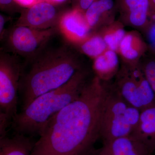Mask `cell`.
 <instances>
[{
  "instance_id": "cell-1",
  "label": "cell",
  "mask_w": 155,
  "mask_h": 155,
  "mask_svg": "<svg viewBox=\"0 0 155 155\" xmlns=\"http://www.w3.org/2000/svg\"><path fill=\"white\" fill-rule=\"evenodd\" d=\"M108 83L95 75L79 96L45 127L31 155H89L100 138L101 118Z\"/></svg>"
},
{
  "instance_id": "cell-2",
  "label": "cell",
  "mask_w": 155,
  "mask_h": 155,
  "mask_svg": "<svg viewBox=\"0 0 155 155\" xmlns=\"http://www.w3.org/2000/svg\"><path fill=\"white\" fill-rule=\"evenodd\" d=\"M30 62L19 81L21 110L38 97L64 85L83 67L76 53L67 46L42 51Z\"/></svg>"
},
{
  "instance_id": "cell-3",
  "label": "cell",
  "mask_w": 155,
  "mask_h": 155,
  "mask_svg": "<svg viewBox=\"0 0 155 155\" xmlns=\"http://www.w3.org/2000/svg\"><path fill=\"white\" fill-rule=\"evenodd\" d=\"M89 76V71L83 67L64 85L35 99L13 119L14 134L40 136L50 121L79 96Z\"/></svg>"
},
{
  "instance_id": "cell-4",
  "label": "cell",
  "mask_w": 155,
  "mask_h": 155,
  "mask_svg": "<svg viewBox=\"0 0 155 155\" xmlns=\"http://www.w3.org/2000/svg\"><path fill=\"white\" fill-rule=\"evenodd\" d=\"M140 110L130 105L108 84L100 125L103 142L129 136L138 123Z\"/></svg>"
},
{
  "instance_id": "cell-5",
  "label": "cell",
  "mask_w": 155,
  "mask_h": 155,
  "mask_svg": "<svg viewBox=\"0 0 155 155\" xmlns=\"http://www.w3.org/2000/svg\"><path fill=\"white\" fill-rule=\"evenodd\" d=\"M22 69L16 56L1 50L0 137L7 135L8 127L18 113L19 81Z\"/></svg>"
},
{
  "instance_id": "cell-6",
  "label": "cell",
  "mask_w": 155,
  "mask_h": 155,
  "mask_svg": "<svg viewBox=\"0 0 155 155\" xmlns=\"http://www.w3.org/2000/svg\"><path fill=\"white\" fill-rule=\"evenodd\" d=\"M113 85L130 105L140 110L155 105V94L139 64L134 66L122 64L115 76Z\"/></svg>"
},
{
  "instance_id": "cell-7",
  "label": "cell",
  "mask_w": 155,
  "mask_h": 155,
  "mask_svg": "<svg viewBox=\"0 0 155 155\" xmlns=\"http://www.w3.org/2000/svg\"><path fill=\"white\" fill-rule=\"evenodd\" d=\"M58 31V27L40 29L14 25L7 34V43L14 54L30 61L43 51Z\"/></svg>"
},
{
  "instance_id": "cell-8",
  "label": "cell",
  "mask_w": 155,
  "mask_h": 155,
  "mask_svg": "<svg viewBox=\"0 0 155 155\" xmlns=\"http://www.w3.org/2000/svg\"><path fill=\"white\" fill-rule=\"evenodd\" d=\"M62 14L54 4L48 1L38 2L22 10L15 25L40 29L58 27Z\"/></svg>"
},
{
  "instance_id": "cell-9",
  "label": "cell",
  "mask_w": 155,
  "mask_h": 155,
  "mask_svg": "<svg viewBox=\"0 0 155 155\" xmlns=\"http://www.w3.org/2000/svg\"><path fill=\"white\" fill-rule=\"evenodd\" d=\"M58 28L67 41L77 45L94 33L87 23L84 12L77 8L62 14Z\"/></svg>"
},
{
  "instance_id": "cell-10",
  "label": "cell",
  "mask_w": 155,
  "mask_h": 155,
  "mask_svg": "<svg viewBox=\"0 0 155 155\" xmlns=\"http://www.w3.org/2000/svg\"><path fill=\"white\" fill-rule=\"evenodd\" d=\"M124 25L141 29L148 27L150 18L149 0H116Z\"/></svg>"
},
{
  "instance_id": "cell-11",
  "label": "cell",
  "mask_w": 155,
  "mask_h": 155,
  "mask_svg": "<svg viewBox=\"0 0 155 155\" xmlns=\"http://www.w3.org/2000/svg\"><path fill=\"white\" fill-rule=\"evenodd\" d=\"M146 145L131 136L103 142L102 146L94 149L89 155H152Z\"/></svg>"
},
{
  "instance_id": "cell-12",
  "label": "cell",
  "mask_w": 155,
  "mask_h": 155,
  "mask_svg": "<svg viewBox=\"0 0 155 155\" xmlns=\"http://www.w3.org/2000/svg\"><path fill=\"white\" fill-rule=\"evenodd\" d=\"M148 49V45L140 34L134 30L126 32L118 53L122 58L123 64L134 66L139 64Z\"/></svg>"
},
{
  "instance_id": "cell-13",
  "label": "cell",
  "mask_w": 155,
  "mask_h": 155,
  "mask_svg": "<svg viewBox=\"0 0 155 155\" xmlns=\"http://www.w3.org/2000/svg\"><path fill=\"white\" fill-rule=\"evenodd\" d=\"M116 8L114 0H96L84 12V14L93 32L101 30L115 21L114 14Z\"/></svg>"
},
{
  "instance_id": "cell-14",
  "label": "cell",
  "mask_w": 155,
  "mask_h": 155,
  "mask_svg": "<svg viewBox=\"0 0 155 155\" xmlns=\"http://www.w3.org/2000/svg\"><path fill=\"white\" fill-rule=\"evenodd\" d=\"M131 136L140 140L155 151V105L140 111L138 123Z\"/></svg>"
},
{
  "instance_id": "cell-15",
  "label": "cell",
  "mask_w": 155,
  "mask_h": 155,
  "mask_svg": "<svg viewBox=\"0 0 155 155\" xmlns=\"http://www.w3.org/2000/svg\"><path fill=\"white\" fill-rule=\"evenodd\" d=\"M118 53L109 49L94 60L93 69L95 75L105 82L115 77L119 69Z\"/></svg>"
},
{
  "instance_id": "cell-16",
  "label": "cell",
  "mask_w": 155,
  "mask_h": 155,
  "mask_svg": "<svg viewBox=\"0 0 155 155\" xmlns=\"http://www.w3.org/2000/svg\"><path fill=\"white\" fill-rule=\"evenodd\" d=\"M32 137L18 134L0 137V155H31L36 142Z\"/></svg>"
},
{
  "instance_id": "cell-17",
  "label": "cell",
  "mask_w": 155,
  "mask_h": 155,
  "mask_svg": "<svg viewBox=\"0 0 155 155\" xmlns=\"http://www.w3.org/2000/svg\"><path fill=\"white\" fill-rule=\"evenodd\" d=\"M126 32L124 24L120 21H114L99 31L108 49L117 53L118 52L119 45Z\"/></svg>"
},
{
  "instance_id": "cell-18",
  "label": "cell",
  "mask_w": 155,
  "mask_h": 155,
  "mask_svg": "<svg viewBox=\"0 0 155 155\" xmlns=\"http://www.w3.org/2000/svg\"><path fill=\"white\" fill-rule=\"evenodd\" d=\"M78 46L81 52L93 60L108 49L104 39L99 32H94Z\"/></svg>"
},
{
  "instance_id": "cell-19",
  "label": "cell",
  "mask_w": 155,
  "mask_h": 155,
  "mask_svg": "<svg viewBox=\"0 0 155 155\" xmlns=\"http://www.w3.org/2000/svg\"><path fill=\"white\" fill-rule=\"evenodd\" d=\"M146 55L140 60V67L155 94V56H146Z\"/></svg>"
},
{
  "instance_id": "cell-20",
  "label": "cell",
  "mask_w": 155,
  "mask_h": 155,
  "mask_svg": "<svg viewBox=\"0 0 155 155\" xmlns=\"http://www.w3.org/2000/svg\"><path fill=\"white\" fill-rule=\"evenodd\" d=\"M18 5L14 0H0V6L2 11L12 13L16 11Z\"/></svg>"
},
{
  "instance_id": "cell-21",
  "label": "cell",
  "mask_w": 155,
  "mask_h": 155,
  "mask_svg": "<svg viewBox=\"0 0 155 155\" xmlns=\"http://www.w3.org/2000/svg\"><path fill=\"white\" fill-rule=\"evenodd\" d=\"M9 18L5 17L2 14H0V39L2 41L5 37V25Z\"/></svg>"
},
{
  "instance_id": "cell-22",
  "label": "cell",
  "mask_w": 155,
  "mask_h": 155,
  "mask_svg": "<svg viewBox=\"0 0 155 155\" xmlns=\"http://www.w3.org/2000/svg\"><path fill=\"white\" fill-rule=\"evenodd\" d=\"M96 0H79L78 7L77 9L85 12Z\"/></svg>"
},
{
  "instance_id": "cell-23",
  "label": "cell",
  "mask_w": 155,
  "mask_h": 155,
  "mask_svg": "<svg viewBox=\"0 0 155 155\" xmlns=\"http://www.w3.org/2000/svg\"><path fill=\"white\" fill-rule=\"evenodd\" d=\"M19 6L28 8L38 2L37 0H14Z\"/></svg>"
},
{
  "instance_id": "cell-24",
  "label": "cell",
  "mask_w": 155,
  "mask_h": 155,
  "mask_svg": "<svg viewBox=\"0 0 155 155\" xmlns=\"http://www.w3.org/2000/svg\"><path fill=\"white\" fill-rule=\"evenodd\" d=\"M67 1V0H49L48 2L53 3L54 5H58V4H63Z\"/></svg>"
},
{
  "instance_id": "cell-25",
  "label": "cell",
  "mask_w": 155,
  "mask_h": 155,
  "mask_svg": "<svg viewBox=\"0 0 155 155\" xmlns=\"http://www.w3.org/2000/svg\"><path fill=\"white\" fill-rule=\"evenodd\" d=\"M37 1L38 2H44V1H48V2L49 0H37Z\"/></svg>"
},
{
  "instance_id": "cell-26",
  "label": "cell",
  "mask_w": 155,
  "mask_h": 155,
  "mask_svg": "<svg viewBox=\"0 0 155 155\" xmlns=\"http://www.w3.org/2000/svg\"><path fill=\"white\" fill-rule=\"evenodd\" d=\"M154 56H155V55H154Z\"/></svg>"
}]
</instances>
